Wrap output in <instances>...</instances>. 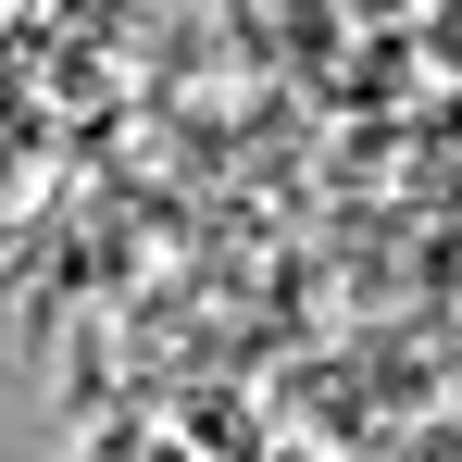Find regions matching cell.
I'll use <instances>...</instances> for the list:
<instances>
[]
</instances>
